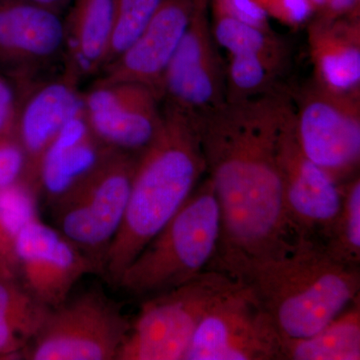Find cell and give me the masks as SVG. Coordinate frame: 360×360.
Wrapping results in <instances>:
<instances>
[{
	"label": "cell",
	"mask_w": 360,
	"mask_h": 360,
	"mask_svg": "<svg viewBox=\"0 0 360 360\" xmlns=\"http://www.w3.org/2000/svg\"><path fill=\"white\" fill-rule=\"evenodd\" d=\"M290 89L226 101L200 123L206 177L221 212L212 269L229 274L252 260L278 257L297 245L284 205L277 160Z\"/></svg>",
	"instance_id": "6da1fadb"
},
{
	"label": "cell",
	"mask_w": 360,
	"mask_h": 360,
	"mask_svg": "<svg viewBox=\"0 0 360 360\" xmlns=\"http://www.w3.org/2000/svg\"><path fill=\"white\" fill-rule=\"evenodd\" d=\"M162 111V127L139 155L122 225L104 257L103 276L115 286L205 175L198 122L169 106Z\"/></svg>",
	"instance_id": "7a4b0ae2"
},
{
	"label": "cell",
	"mask_w": 360,
	"mask_h": 360,
	"mask_svg": "<svg viewBox=\"0 0 360 360\" xmlns=\"http://www.w3.org/2000/svg\"><path fill=\"white\" fill-rule=\"evenodd\" d=\"M227 276L253 291L283 340L314 335L360 296L359 267L307 241L281 257L245 262Z\"/></svg>",
	"instance_id": "3957f363"
},
{
	"label": "cell",
	"mask_w": 360,
	"mask_h": 360,
	"mask_svg": "<svg viewBox=\"0 0 360 360\" xmlns=\"http://www.w3.org/2000/svg\"><path fill=\"white\" fill-rule=\"evenodd\" d=\"M221 236V212L205 177L184 205L123 272L117 288L149 297L212 269Z\"/></svg>",
	"instance_id": "277c9868"
},
{
	"label": "cell",
	"mask_w": 360,
	"mask_h": 360,
	"mask_svg": "<svg viewBox=\"0 0 360 360\" xmlns=\"http://www.w3.org/2000/svg\"><path fill=\"white\" fill-rule=\"evenodd\" d=\"M236 283L224 272L208 269L146 297L116 360H184L202 317Z\"/></svg>",
	"instance_id": "5b68a950"
},
{
	"label": "cell",
	"mask_w": 360,
	"mask_h": 360,
	"mask_svg": "<svg viewBox=\"0 0 360 360\" xmlns=\"http://www.w3.org/2000/svg\"><path fill=\"white\" fill-rule=\"evenodd\" d=\"M139 158L113 149L94 172L51 203L56 229L103 264L122 225Z\"/></svg>",
	"instance_id": "8992f818"
},
{
	"label": "cell",
	"mask_w": 360,
	"mask_h": 360,
	"mask_svg": "<svg viewBox=\"0 0 360 360\" xmlns=\"http://www.w3.org/2000/svg\"><path fill=\"white\" fill-rule=\"evenodd\" d=\"M130 326L120 303L103 290H90L49 309L21 355L32 360H116Z\"/></svg>",
	"instance_id": "52a82bcc"
},
{
	"label": "cell",
	"mask_w": 360,
	"mask_h": 360,
	"mask_svg": "<svg viewBox=\"0 0 360 360\" xmlns=\"http://www.w3.org/2000/svg\"><path fill=\"white\" fill-rule=\"evenodd\" d=\"M298 143L336 182L359 174L360 96H345L314 82L290 90Z\"/></svg>",
	"instance_id": "ba28073f"
},
{
	"label": "cell",
	"mask_w": 360,
	"mask_h": 360,
	"mask_svg": "<svg viewBox=\"0 0 360 360\" xmlns=\"http://www.w3.org/2000/svg\"><path fill=\"white\" fill-rule=\"evenodd\" d=\"M184 360H283V338L253 291L236 281L201 319Z\"/></svg>",
	"instance_id": "9c48e42d"
},
{
	"label": "cell",
	"mask_w": 360,
	"mask_h": 360,
	"mask_svg": "<svg viewBox=\"0 0 360 360\" xmlns=\"http://www.w3.org/2000/svg\"><path fill=\"white\" fill-rule=\"evenodd\" d=\"M277 160L286 215L296 238L322 246L340 214L345 184L336 182L303 153L292 101L279 131Z\"/></svg>",
	"instance_id": "30bf717a"
},
{
	"label": "cell",
	"mask_w": 360,
	"mask_h": 360,
	"mask_svg": "<svg viewBox=\"0 0 360 360\" xmlns=\"http://www.w3.org/2000/svg\"><path fill=\"white\" fill-rule=\"evenodd\" d=\"M208 0H194L191 25L168 65L161 101L200 123L226 103L225 65L217 51Z\"/></svg>",
	"instance_id": "8fae6325"
},
{
	"label": "cell",
	"mask_w": 360,
	"mask_h": 360,
	"mask_svg": "<svg viewBox=\"0 0 360 360\" xmlns=\"http://www.w3.org/2000/svg\"><path fill=\"white\" fill-rule=\"evenodd\" d=\"M15 253L16 278L49 309L68 300L82 277L87 274L104 276L101 262L39 217L21 231Z\"/></svg>",
	"instance_id": "7c38bea8"
},
{
	"label": "cell",
	"mask_w": 360,
	"mask_h": 360,
	"mask_svg": "<svg viewBox=\"0 0 360 360\" xmlns=\"http://www.w3.org/2000/svg\"><path fill=\"white\" fill-rule=\"evenodd\" d=\"M82 98L90 129L115 150L141 155L162 127L160 97L146 85L94 82Z\"/></svg>",
	"instance_id": "4fadbf2b"
},
{
	"label": "cell",
	"mask_w": 360,
	"mask_h": 360,
	"mask_svg": "<svg viewBox=\"0 0 360 360\" xmlns=\"http://www.w3.org/2000/svg\"><path fill=\"white\" fill-rule=\"evenodd\" d=\"M65 25L60 13L20 0H0V63L18 85L65 59Z\"/></svg>",
	"instance_id": "5bb4252c"
},
{
	"label": "cell",
	"mask_w": 360,
	"mask_h": 360,
	"mask_svg": "<svg viewBox=\"0 0 360 360\" xmlns=\"http://www.w3.org/2000/svg\"><path fill=\"white\" fill-rule=\"evenodd\" d=\"M77 78L65 70L60 75L39 78L18 87L14 131L27 160L25 180L37 189L40 161L51 142L71 118L84 110Z\"/></svg>",
	"instance_id": "9a60e30c"
},
{
	"label": "cell",
	"mask_w": 360,
	"mask_h": 360,
	"mask_svg": "<svg viewBox=\"0 0 360 360\" xmlns=\"http://www.w3.org/2000/svg\"><path fill=\"white\" fill-rule=\"evenodd\" d=\"M194 0H162L136 39L97 75L96 84L134 82L161 99L163 77L191 25Z\"/></svg>",
	"instance_id": "2e32d148"
},
{
	"label": "cell",
	"mask_w": 360,
	"mask_h": 360,
	"mask_svg": "<svg viewBox=\"0 0 360 360\" xmlns=\"http://www.w3.org/2000/svg\"><path fill=\"white\" fill-rule=\"evenodd\" d=\"M111 150L94 134L82 110L66 123L42 156L39 193L51 205L94 172Z\"/></svg>",
	"instance_id": "e0dca14e"
},
{
	"label": "cell",
	"mask_w": 360,
	"mask_h": 360,
	"mask_svg": "<svg viewBox=\"0 0 360 360\" xmlns=\"http://www.w3.org/2000/svg\"><path fill=\"white\" fill-rule=\"evenodd\" d=\"M314 82L345 96L360 94L359 18H319L309 28Z\"/></svg>",
	"instance_id": "ac0fdd59"
},
{
	"label": "cell",
	"mask_w": 360,
	"mask_h": 360,
	"mask_svg": "<svg viewBox=\"0 0 360 360\" xmlns=\"http://www.w3.org/2000/svg\"><path fill=\"white\" fill-rule=\"evenodd\" d=\"M115 20V0H73L65 25V70L82 82L105 65Z\"/></svg>",
	"instance_id": "d6986e66"
},
{
	"label": "cell",
	"mask_w": 360,
	"mask_h": 360,
	"mask_svg": "<svg viewBox=\"0 0 360 360\" xmlns=\"http://www.w3.org/2000/svg\"><path fill=\"white\" fill-rule=\"evenodd\" d=\"M49 309L18 279L0 276V356L22 354Z\"/></svg>",
	"instance_id": "ffe728a7"
},
{
	"label": "cell",
	"mask_w": 360,
	"mask_h": 360,
	"mask_svg": "<svg viewBox=\"0 0 360 360\" xmlns=\"http://www.w3.org/2000/svg\"><path fill=\"white\" fill-rule=\"evenodd\" d=\"M283 360H359L360 296L309 338L283 340Z\"/></svg>",
	"instance_id": "44dd1931"
},
{
	"label": "cell",
	"mask_w": 360,
	"mask_h": 360,
	"mask_svg": "<svg viewBox=\"0 0 360 360\" xmlns=\"http://www.w3.org/2000/svg\"><path fill=\"white\" fill-rule=\"evenodd\" d=\"M39 193L25 179L0 187V276L16 278V241L25 225L39 217Z\"/></svg>",
	"instance_id": "7402d4cb"
},
{
	"label": "cell",
	"mask_w": 360,
	"mask_h": 360,
	"mask_svg": "<svg viewBox=\"0 0 360 360\" xmlns=\"http://www.w3.org/2000/svg\"><path fill=\"white\" fill-rule=\"evenodd\" d=\"M213 37L217 45L236 54H253L288 65L290 49L271 28L259 27L221 11H212Z\"/></svg>",
	"instance_id": "603a6c76"
},
{
	"label": "cell",
	"mask_w": 360,
	"mask_h": 360,
	"mask_svg": "<svg viewBox=\"0 0 360 360\" xmlns=\"http://www.w3.org/2000/svg\"><path fill=\"white\" fill-rule=\"evenodd\" d=\"M288 65L253 54L231 56L225 66L226 101H238L285 89L279 84Z\"/></svg>",
	"instance_id": "cb8c5ba5"
},
{
	"label": "cell",
	"mask_w": 360,
	"mask_h": 360,
	"mask_svg": "<svg viewBox=\"0 0 360 360\" xmlns=\"http://www.w3.org/2000/svg\"><path fill=\"white\" fill-rule=\"evenodd\" d=\"M333 259L350 266L360 264V179L359 174L343 184L340 214L322 245Z\"/></svg>",
	"instance_id": "d4e9b609"
},
{
	"label": "cell",
	"mask_w": 360,
	"mask_h": 360,
	"mask_svg": "<svg viewBox=\"0 0 360 360\" xmlns=\"http://www.w3.org/2000/svg\"><path fill=\"white\" fill-rule=\"evenodd\" d=\"M161 2L162 0H115V27L104 68L139 37Z\"/></svg>",
	"instance_id": "484cf974"
},
{
	"label": "cell",
	"mask_w": 360,
	"mask_h": 360,
	"mask_svg": "<svg viewBox=\"0 0 360 360\" xmlns=\"http://www.w3.org/2000/svg\"><path fill=\"white\" fill-rule=\"evenodd\" d=\"M27 160L14 134L0 135V187L25 179Z\"/></svg>",
	"instance_id": "4316f807"
},
{
	"label": "cell",
	"mask_w": 360,
	"mask_h": 360,
	"mask_svg": "<svg viewBox=\"0 0 360 360\" xmlns=\"http://www.w3.org/2000/svg\"><path fill=\"white\" fill-rule=\"evenodd\" d=\"M266 13L284 25L296 27L304 25L314 15L309 0H255Z\"/></svg>",
	"instance_id": "83f0119b"
},
{
	"label": "cell",
	"mask_w": 360,
	"mask_h": 360,
	"mask_svg": "<svg viewBox=\"0 0 360 360\" xmlns=\"http://www.w3.org/2000/svg\"><path fill=\"white\" fill-rule=\"evenodd\" d=\"M208 2L212 11H221L259 27L270 28L269 16L255 0H208Z\"/></svg>",
	"instance_id": "f1b7e54d"
},
{
	"label": "cell",
	"mask_w": 360,
	"mask_h": 360,
	"mask_svg": "<svg viewBox=\"0 0 360 360\" xmlns=\"http://www.w3.org/2000/svg\"><path fill=\"white\" fill-rule=\"evenodd\" d=\"M20 92L8 78L0 75V135L13 134Z\"/></svg>",
	"instance_id": "f546056e"
},
{
	"label": "cell",
	"mask_w": 360,
	"mask_h": 360,
	"mask_svg": "<svg viewBox=\"0 0 360 360\" xmlns=\"http://www.w3.org/2000/svg\"><path fill=\"white\" fill-rule=\"evenodd\" d=\"M360 0H326V7L319 18L326 20L336 18H359Z\"/></svg>",
	"instance_id": "4dcf8cb0"
},
{
	"label": "cell",
	"mask_w": 360,
	"mask_h": 360,
	"mask_svg": "<svg viewBox=\"0 0 360 360\" xmlns=\"http://www.w3.org/2000/svg\"><path fill=\"white\" fill-rule=\"evenodd\" d=\"M20 1L27 2V4H35L46 8L52 9V11L61 13L65 6H68L73 0H20Z\"/></svg>",
	"instance_id": "1f68e13d"
},
{
	"label": "cell",
	"mask_w": 360,
	"mask_h": 360,
	"mask_svg": "<svg viewBox=\"0 0 360 360\" xmlns=\"http://www.w3.org/2000/svg\"><path fill=\"white\" fill-rule=\"evenodd\" d=\"M309 1L311 4L312 8H314V13L321 14L324 7H326V0H309Z\"/></svg>",
	"instance_id": "d6a6232c"
}]
</instances>
